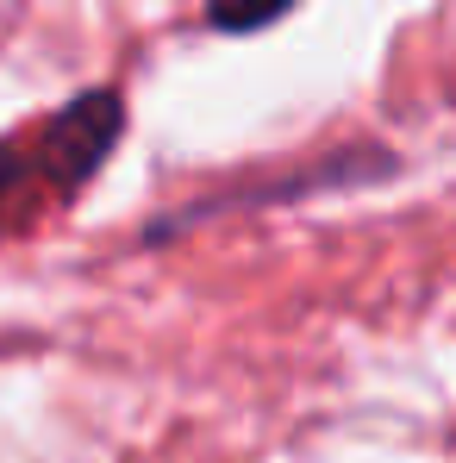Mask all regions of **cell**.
<instances>
[{
  "instance_id": "cell-1",
  "label": "cell",
  "mask_w": 456,
  "mask_h": 463,
  "mask_svg": "<svg viewBox=\"0 0 456 463\" xmlns=\"http://www.w3.org/2000/svg\"><path fill=\"white\" fill-rule=\"evenodd\" d=\"M126 132V107L113 88H88L44 126L0 138V238L32 232L44 213H57L76 188L100 175L107 151Z\"/></svg>"
},
{
  "instance_id": "cell-2",
  "label": "cell",
  "mask_w": 456,
  "mask_h": 463,
  "mask_svg": "<svg viewBox=\"0 0 456 463\" xmlns=\"http://www.w3.org/2000/svg\"><path fill=\"white\" fill-rule=\"evenodd\" d=\"M288 6H294V0H207V19H213L219 32H263V25H275Z\"/></svg>"
}]
</instances>
